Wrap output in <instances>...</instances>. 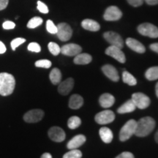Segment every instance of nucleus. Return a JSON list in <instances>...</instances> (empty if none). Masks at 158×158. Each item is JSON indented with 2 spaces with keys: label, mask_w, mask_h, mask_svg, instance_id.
<instances>
[{
  "label": "nucleus",
  "mask_w": 158,
  "mask_h": 158,
  "mask_svg": "<svg viewBox=\"0 0 158 158\" xmlns=\"http://www.w3.org/2000/svg\"><path fill=\"white\" fill-rule=\"evenodd\" d=\"M155 127V121L150 116L141 118L137 122L135 135L138 137H146L153 131Z\"/></svg>",
  "instance_id": "1"
},
{
  "label": "nucleus",
  "mask_w": 158,
  "mask_h": 158,
  "mask_svg": "<svg viewBox=\"0 0 158 158\" xmlns=\"http://www.w3.org/2000/svg\"><path fill=\"white\" fill-rule=\"evenodd\" d=\"M15 86V80L13 76L7 73H0V94L8 96L13 92Z\"/></svg>",
  "instance_id": "2"
},
{
  "label": "nucleus",
  "mask_w": 158,
  "mask_h": 158,
  "mask_svg": "<svg viewBox=\"0 0 158 158\" xmlns=\"http://www.w3.org/2000/svg\"><path fill=\"white\" fill-rule=\"evenodd\" d=\"M137 122L134 119H130L126 122L119 132V139L121 141H125L130 138L133 135H135Z\"/></svg>",
  "instance_id": "3"
},
{
  "label": "nucleus",
  "mask_w": 158,
  "mask_h": 158,
  "mask_svg": "<svg viewBox=\"0 0 158 158\" xmlns=\"http://www.w3.org/2000/svg\"><path fill=\"white\" fill-rule=\"evenodd\" d=\"M138 31L140 34L151 38L158 37V28L150 23H143L138 27Z\"/></svg>",
  "instance_id": "4"
},
{
  "label": "nucleus",
  "mask_w": 158,
  "mask_h": 158,
  "mask_svg": "<svg viewBox=\"0 0 158 158\" xmlns=\"http://www.w3.org/2000/svg\"><path fill=\"white\" fill-rule=\"evenodd\" d=\"M131 100H133L136 108H138L139 109H145L149 107L150 102H151L149 97L141 92L133 94Z\"/></svg>",
  "instance_id": "5"
},
{
  "label": "nucleus",
  "mask_w": 158,
  "mask_h": 158,
  "mask_svg": "<svg viewBox=\"0 0 158 158\" xmlns=\"http://www.w3.org/2000/svg\"><path fill=\"white\" fill-rule=\"evenodd\" d=\"M57 36L61 41H68L71 38L73 30L70 26L66 23H60L57 25Z\"/></svg>",
  "instance_id": "6"
},
{
  "label": "nucleus",
  "mask_w": 158,
  "mask_h": 158,
  "mask_svg": "<svg viewBox=\"0 0 158 158\" xmlns=\"http://www.w3.org/2000/svg\"><path fill=\"white\" fill-rule=\"evenodd\" d=\"M97 123L100 124H109L115 119V114L112 110H106L99 112L94 117Z\"/></svg>",
  "instance_id": "7"
},
{
  "label": "nucleus",
  "mask_w": 158,
  "mask_h": 158,
  "mask_svg": "<svg viewBox=\"0 0 158 158\" xmlns=\"http://www.w3.org/2000/svg\"><path fill=\"white\" fill-rule=\"evenodd\" d=\"M104 38L108 43H109L111 45L118 47L119 48H122L124 46V41L122 37L117 33L114 31H107L103 34Z\"/></svg>",
  "instance_id": "8"
},
{
  "label": "nucleus",
  "mask_w": 158,
  "mask_h": 158,
  "mask_svg": "<svg viewBox=\"0 0 158 158\" xmlns=\"http://www.w3.org/2000/svg\"><path fill=\"white\" fill-rule=\"evenodd\" d=\"M122 16V12L116 6H110L105 11L103 18L106 21H118Z\"/></svg>",
  "instance_id": "9"
},
{
  "label": "nucleus",
  "mask_w": 158,
  "mask_h": 158,
  "mask_svg": "<svg viewBox=\"0 0 158 158\" xmlns=\"http://www.w3.org/2000/svg\"><path fill=\"white\" fill-rule=\"evenodd\" d=\"M44 116V112L40 109L31 110L27 112L23 116V119L28 123H35L42 120Z\"/></svg>",
  "instance_id": "10"
},
{
  "label": "nucleus",
  "mask_w": 158,
  "mask_h": 158,
  "mask_svg": "<svg viewBox=\"0 0 158 158\" xmlns=\"http://www.w3.org/2000/svg\"><path fill=\"white\" fill-rule=\"evenodd\" d=\"M106 54L108 56L113 57L114 59H115L120 63H124L126 62L125 55H124L123 51L121 50V48L114 46V45H110L107 48L106 50Z\"/></svg>",
  "instance_id": "11"
},
{
  "label": "nucleus",
  "mask_w": 158,
  "mask_h": 158,
  "mask_svg": "<svg viewBox=\"0 0 158 158\" xmlns=\"http://www.w3.org/2000/svg\"><path fill=\"white\" fill-rule=\"evenodd\" d=\"M82 48L79 45L75 43H69L66 44L61 48V53L63 55L68 56H74L81 52Z\"/></svg>",
  "instance_id": "12"
},
{
  "label": "nucleus",
  "mask_w": 158,
  "mask_h": 158,
  "mask_svg": "<svg viewBox=\"0 0 158 158\" xmlns=\"http://www.w3.org/2000/svg\"><path fill=\"white\" fill-rule=\"evenodd\" d=\"M48 136L55 142H62L65 139L64 131L59 127H52L48 130Z\"/></svg>",
  "instance_id": "13"
},
{
  "label": "nucleus",
  "mask_w": 158,
  "mask_h": 158,
  "mask_svg": "<svg viewBox=\"0 0 158 158\" xmlns=\"http://www.w3.org/2000/svg\"><path fill=\"white\" fill-rule=\"evenodd\" d=\"M74 86V80L72 78H68L64 81L59 83L58 86V92L62 95H68L72 91Z\"/></svg>",
  "instance_id": "14"
},
{
  "label": "nucleus",
  "mask_w": 158,
  "mask_h": 158,
  "mask_svg": "<svg viewBox=\"0 0 158 158\" xmlns=\"http://www.w3.org/2000/svg\"><path fill=\"white\" fill-rule=\"evenodd\" d=\"M102 71L103 72L107 78L113 81H118L119 80V76H118V71L114 66L110 64H106L102 68Z\"/></svg>",
  "instance_id": "15"
},
{
  "label": "nucleus",
  "mask_w": 158,
  "mask_h": 158,
  "mask_svg": "<svg viewBox=\"0 0 158 158\" xmlns=\"http://www.w3.org/2000/svg\"><path fill=\"white\" fill-rule=\"evenodd\" d=\"M126 45L132 50L135 51L138 54H143L146 51V48L144 45L138 41L137 40L133 38H127L126 40Z\"/></svg>",
  "instance_id": "16"
},
{
  "label": "nucleus",
  "mask_w": 158,
  "mask_h": 158,
  "mask_svg": "<svg viewBox=\"0 0 158 158\" xmlns=\"http://www.w3.org/2000/svg\"><path fill=\"white\" fill-rule=\"evenodd\" d=\"M86 141V137L84 135H77L74 136L67 144L69 149H75L80 147Z\"/></svg>",
  "instance_id": "17"
},
{
  "label": "nucleus",
  "mask_w": 158,
  "mask_h": 158,
  "mask_svg": "<svg viewBox=\"0 0 158 158\" xmlns=\"http://www.w3.org/2000/svg\"><path fill=\"white\" fill-rule=\"evenodd\" d=\"M99 102L102 108H108L111 107L115 102L114 97L109 93L102 94L99 99Z\"/></svg>",
  "instance_id": "18"
},
{
  "label": "nucleus",
  "mask_w": 158,
  "mask_h": 158,
  "mask_svg": "<svg viewBox=\"0 0 158 158\" xmlns=\"http://www.w3.org/2000/svg\"><path fill=\"white\" fill-rule=\"evenodd\" d=\"M84 104V99L79 94H73L69 100V107L71 109H78Z\"/></svg>",
  "instance_id": "19"
},
{
  "label": "nucleus",
  "mask_w": 158,
  "mask_h": 158,
  "mask_svg": "<svg viewBox=\"0 0 158 158\" xmlns=\"http://www.w3.org/2000/svg\"><path fill=\"white\" fill-rule=\"evenodd\" d=\"M100 138L106 143H109L112 141L114 138V135L112 131L108 127H102L99 130Z\"/></svg>",
  "instance_id": "20"
},
{
  "label": "nucleus",
  "mask_w": 158,
  "mask_h": 158,
  "mask_svg": "<svg viewBox=\"0 0 158 158\" xmlns=\"http://www.w3.org/2000/svg\"><path fill=\"white\" fill-rule=\"evenodd\" d=\"M81 26L84 29L91 31H98L100 30V26L97 21L92 19H85L81 22Z\"/></svg>",
  "instance_id": "21"
},
{
  "label": "nucleus",
  "mask_w": 158,
  "mask_h": 158,
  "mask_svg": "<svg viewBox=\"0 0 158 158\" xmlns=\"http://www.w3.org/2000/svg\"><path fill=\"white\" fill-rule=\"evenodd\" d=\"M135 108L136 106L134 104L133 100H129L118 108L117 112L118 114L131 113V112H133L135 110Z\"/></svg>",
  "instance_id": "22"
},
{
  "label": "nucleus",
  "mask_w": 158,
  "mask_h": 158,
  "mask_svg": "<svg viewBox=\"0 0 158 158\" xmlns=\"http://www.w3.org/2000/svg\"><path fill=\"white\" fill-rule=\"evenodd\" d=\"M92 57L88 54H79L74 59V63L76 64H87L92 62Z\"/></svg>",
  "instance_id": "23"
},
{
  "label": "nucleus",
  "mask_w": 158,
  "mask_h": 158,
  "mask_svg": "<svg viewBox=\"0 0 158 158\" xmlns=\"http://www.w3.org/2000/svg\"><path fill=\"white\" fill-rule=\"evenodd\" d=\"M49 78H50L51 81L53 84L56 85L59 84L61 82V80H62V73H61V71L58 68H54L51 71L50 75H49Z\"/></svg>",
  "instance_id": "24"
},
{
  "label": "nucleus",
  "mask_w": 158,
  "mask_h": 158,
  "mask_svg": "<svg viewBox=\"0 0 158 158\" xmlns=\"http://www.w3.org/2000/svg\"><path fill=\"white\" fill-rule=\"evenodd\" d=\"M122 81L130 86H135L137 84V80L133 75L130 74L129 72L124 70L122 73Z\"/></svg>",
  "instance_id": "25"
},
{
  "label": "nucleus",
  "mask_w": 158,
  "mask_h": 158,
  "mask_svg": "<svg viewBox=\"0 0 158 158\" xmlns=\"http://www.w3.org/2000/svg\"><path fill=\"white\" fill-rule=\"evenodd\" d=\"M145 76L149 81H155L158 79V66L152 67L145 73Z\"/></svg>",
  "instance_id": "26"
},
{
  "label": "nucleus",
  "mask_w": 158,
  "mask_h": 158,
  "mask_svg": "<svg viewBox=\"0 0 158 158\" xmlns=\"http://www.w3.org/2000/svg\"><path fill=\"white\" fill-rule=\"evenodd\" d=\"M81 124V120L78 116H71V117L68 119V126L70 129L74 130L78 128L79 126Z\"/></svg>",
  "instance_id": "27"
},
{
  "label": "nucleus",
  "mask_w": 158,
  "mask_h": 158,
  "mask_svg": "<svg viewBox=\"0 0 158 158\" xmlns=\"http://www.w3.org/2000/svg\"><path fill=\"white\" fill-rule=\"evenodd\" d=\"M43 23V19L40 17H34L29 20L27 23V27L29 29H35Z\"/></svg>",
  "instance_id": "28"
},
{
  "label": "nucleus",
  "mask_w": 158,
  "mask_h": 158,
  "mask_svg": "<svg viewBox=\"0 0 158 158\" xmlns=\"http://www.w3.org/2000/svg\"><path fill=\"white\" fill-rule=\"evenodd\" d=\"M82 153L78 149H70V152L64 154L63 158H81Z\"/></svg>",
  "instance_id": "29"
},
{
  "label": "nucleus",
  "mask_w": 158,
  "mask_h": 158,
  "mask_svg": "<svg viewBox=\"0 0 158 158\" xmlns=\"http://www.w3.org/2000/svg\"><path fill=\"white\" fill-rule=\"evenodd\" d=\"M48 49L49 51L54 56H57L59 54L61 53V48L59 46L58 44H56V43L51 42L48 43Z\"/></svg>",
  "instance_id": "30"
},
{
  "label": "nucleus",
  "mask_w": 158,
  "mask_h": 158,
  "mask_svg": "<svg viewBox=\"0 0 158 158\" xmlns=\"http://www.w3.org/2000/svg\"><path fill=\"white\" fill-rule=\"evenodd\" d=\"M51 62L48 59H40V60L37 61L35 62V66L37 68H50L51 66Z\"/></svg>",
  "instance_id": "31"
},
{
  "label": "nucleus",
  "mask_w": 158,
  "mask_h": 158,
  "mask_svg": "<svg viewBox=\"0 0 158 158\" xmlns=\"http://www.w3.org/2000/svg\"><path fill=\"white\" fill-rule=\"evenodd\" d=\"M46 29L51 34H56L57 26L55 25L51 20H48L46 22Z\"/></svg>",
  "instance_id": "32"
},
{
  "label": "nucleus",
  "mask_w": 158,
  "mask_h": 158,
  "mask_svg": "<svg viewBox=\"0 0 158 158\" xmlns=\"http://www.w3.org/2000/svg\"><path fill=\"white\" fill-rule=\"evenodd\" d=\"M26 42V40L24 38H21V37H18V38H15L12 40L11 42V48L13 51H15L19 45L23 44V43Z\"/></svg>",
  "instance_id": "33"
},
{
  "label": "nucleus",
  "mask_w": 158,
  "mask_h": 158,
  "mask_svg": "<svg viewBox=\"0 0 158 158\" xmlns=\"http://www.w3.org/2000/svg\"><path fill=\"white\" fill-rule=\"evenodd\" d=\"M37 10H38L40 13H44V14H46V13H48V7H47L45 4H44L41 1L37 2Z\"/></svg>",
  "instance_id": "34"
},
{
  "label": "nucleus",
  "mask_w": 158,
  "mask_h": 158,
  "mask_svg": "<svg viewBox=\"0 0 158 158\" xmlns=\"http://www.w3.org/2000/svg\"><path fill=\"white\" fill-rule=\"evenodd\" d=\"M28 50L32 52L39 53L41 51V48L40 45L37 43H31L28 45Z\"/></svg>",
  "instance_id": "35"
},
{
  "label": "nucleus",
  "mask_w": 158,
  "mask_h": 158,
  "mask_svg": "<svg viewBox=\"0 0 158 158\" xmlns=\"http://www.w3.org/2000/svg\"><path fill=\"white\" fill-rule=\"evenodd\" d=\"M127 2L133 7H137L143 5L144 0H127Z\"/></svg>",
  "instance_id": "36"
},
{
  "label": "nucleus",
  "mask_w": 158,
  "mask_h": 158,
  "mask_svg": "<svg viewBox=\"0 0 158 158\" xmlns=\"http://www.w3.org/2000/svg\"><path fill=\"white\" fill-rule=\"evenodd\" d=\"M2 27L5 29H13L15 28V23L12 22V21H5V22L3 23Z\"/></svg>",
  "instance_id": "37"
},
{
  "label": "nucleus",
  "mask_w": 158,
  "mask_h": 158,
  "mask_svg": "<svg viewBox=\"0 0 158 158\" xmlns=\"http://www.w3.org/2000/svg\"><path fill=\"white\" fill-rule=\"evenodd\" d=\"M116 158H135L134 155L131 152H124L118 155Z\"/></svg>",
  "instance_id": "38"
},
{
  "label": "nucleus",
  "mask_w": 158,
  "mask_h": 158,
  "mask_svg": "<svg viewBox=\"0 0 158 158\" xmlns=\"http://www.w3.org/2000/svg\"><path fill=\"white\" fill-rule=\"evenodd\" d=\"M9 0H0V10H3L7 7Z\"/></svg>",
  "instance_id": "39"
},
{
  "label": "nucleus",
  "mask_w": 158,
  "mask_h": 158,
  "mask_svg": "<svg viewBox=\"0 0 158 158\" xmlns=\"http://www.w3.org/2000/svg\"><path fill=\"white\" fill-rule=\"evenodd\" d=\"M150 49H151L152 51H155V52L157 53L158 54V43H153V44L150 45Z\"/></svg>",
  "instance_id": "40"
},
{
  "label": "nucleus",
  "mask_w": 158,
  "mask_h": 158,
  "mask_svg": "<svg viewBox=\"0 0 158 158\" xmlns=\"http://www.w3.org/2000/svg\"><path fill=\"white\" fill-rule=\"evenodd\" d=\"M6 50H7V48H6L5 44L2 41H0V54H2L4 53H5Z\"/></svg>",
  "instance_id": "41"
},
{
  "label": "nucleus",
  "mask_w": 158,
  "mask_h": 158,
  "mask_svg": "<svg viewBox=\"0 0 158 158\" xmlns=\"http://www.w3.org/2000/svg\"><path fill=\"white\" fill-rule=\"evenodd\" d=\"M149 5H155L158 4V0H144Z\"/></svg>",
  "instance_id": "42"
},
{
  "label": "nucleus",
  "mask_w": 158,
  "mask_h": 158,
  "mask_svg": "<svg viewBox=\"0 0 158 158\" xmlns=\"http://www.w3.org/2000/svg\"><path fill=\"white\" fill-rule=\"evenodd\" d=\"M41 158H52V156L50 153H44L41 156Z\"/></svg>",
  "instance_id": "43"
},
{
  "label": "nucleus",
  "mask_w": 158,
  "mask_h": 158,
  "mask_svg": "<svg viewBox=\"0 0 158 158\" xmlns=\"http://www.w3.org/2000/svg\"><path fill=\"white\" fill-rule=\"evenodd\" d=\"M155 92H156V95H157V98H158V82L157 83L155 86Z\"/></svg>",
  "instance_id": "44"
},
{
  "label": "nucleus",
  "mask_w": 158,
  "mask_h": 158,
  "mask_svg": "<svg viewBox=\"0 0 158 158\" xmlns=\"http://www.w3.org/2000/svg\"><path fill=\"white\" fill-rule=\"evenodd\" d=\"M155 141H156V142H157V143H158V130L157 131V133H155Z\"/></svg>",
  "instance_id": "45"
}]
</instances>
